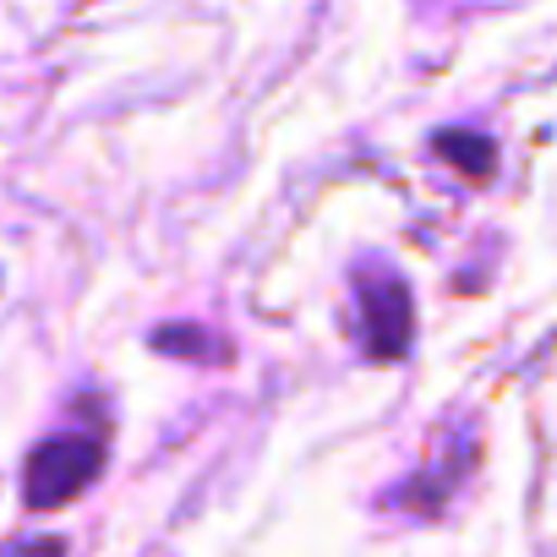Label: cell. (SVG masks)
Listing matches in <instances>:
<instances>
[{
  "instance_id": "6da1fadb",
  "label": "cell",
  "mask_w": 557,
  "mask_h": 557,
  "mask_svg": "<svg viewBox=\"0 0 557 557\" xmlns=\"http://www.w3.org/2000/svg\"><path fill=\"white\" fill-rule=\"evenodd\" d=\"M99 465H104V432L50 437V443L28 459V481H23L28 508H61V503H72V497L94 481Z\"/></svg>"
},
{
  "instance_id": "7a4b0ae2",
  "label": "cell",
  "mask_w": 557,
  "mask_h": 557,
  "mask_svg": "<svg viewBox=\"0 0 557 557\" xmlns=\"http://www.w3.org/2000/svg\"><path fill=\"white\" fill-rule=\"evenodd\" d=\"M361 318L372 356H399L410 345V296L399 278H361Z\"/></svg>"
}]
</instances>
